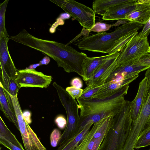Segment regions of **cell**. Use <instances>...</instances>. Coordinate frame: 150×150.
I'll use <instances>...</instances> for the list:
<instances>
[{
    "mask_svg": "<svg viewBox=\"0 0 150 150\" xmlns=\"http://www.w3.org/2000/svg\"><path fill=\"white\" fill-rule=\"evenodd\" d=\"M9 38L47 55L66 72H75L82 77L83 63L88 57L85 53L78 52L69 45L36 38L25 29L16 35L9 36Z\"/></svg>",
    "mask_w": 150,
    "mask_h": 150,
    "instance_id": "1",
    "label": "cell"
},
{
    "mask_svg": "<svg viewBox=\"0 0 150 150\" xmlns=\"http://www.w3.org/2000/svg\"><path fill=\"white\" fill-rule=\"evenodd\" d=\"M143 25L129 21L110 33L102 32L83 36L77 43L82 50L112 54L120 52L127 42L138 34Z\"/></svg>",
    "mask_w": 150,
    "mask_h": 150,
    "instance_id": "2",
    "label": "cell"
},
{
    "mask_svg": "<svg viewBox=\"0 0 150 150\" xmlns=\"http://www.w3.org/2000/svg\"><path fill=\"white\" fill-rule=\"evenodd\" d=\"M129 85H125L112 95L103 99L76 98L80 110V131L88 124L99 121L106 115L112 113L114 116L119 112L125 100Z\"/></svg>",
    "mask_w": 150,
    "mask_h": 150,
    "instance_id": "3",
    "label": "cell"
},
{
    "mask_svg": "<svg viewBox=\"0 0 150 150\" xmlns=\"http://www.w3.org/2000/svg\"><path fill=\"white\" fill-rule=\"evenodd\" d=\"M131 102L125 100L119 112L114 117L113 125L101 144L100 150H122L132 121L130 115Z\"/></svg>",
    "mask_w": 150,
    "mask_h": 150,
    "instance_id": "4",
    "label": "cell"
},
{
    "mask_svg": "<svg viewBox=\"0 0 150 150\" xmlns=\"http://www.w3.org/2000/svg\"><path fill=\"white\" fill-rule=\"evenodd\" d=\"M52 85L56 90L67 115V125L58 143V145L61 146L80 132L79 105L75 99L70 95L66 89L56 82H54Z\"/></svg>",
    "mask_w": 150,
    "mask_h": 150,
    "instance_id": "5",
    "label": "cell"
},
{
    "mask_svg": "<svg viewBox=\"0 0 150 150\" xmlns=\"http://www.w3.org/2000/svg\"><path fill=\"white\" fill-rule=\"evenodd\" d=\"M145 77L147 85L141 110L136 120L132 122L125 142L126 144L131 147L134 146L140 134L150 127V67L147 70Z\"/></svg>",
    "mask_w": 150,
    "mask_h": 150,
    "instance_id": "6",
    "label": "cell"
},
{
    "mask_svg": "<svg viewBox=\"0 0 150 150\" xmlns=\"http://www.w3.org/2000/svg\"><path fill=\"white\" fill-rule=\"evenodd\" d=\"M77 20L83 28L91 29L95 24L96 13L91 8L72 0H49Z\"/></svg>",
    "mask_w": 150,
    "mask_h": 150,
    "instance_id": "7",
    "label": "cell"
},
{
    "mask_svg": "<svg viewBox=\"0 0 150 150\" xmlns=\"http://www.w3.org/2000/svg\"><path fill=\"white\" fill-rule=\"evenodd\" d=\"M147 38H140L138 34L132 38L120 52L116 59V67L129 65L139 60L144 54L149 52Z\"/></svg>",
    "mask_w": 150,
    "mask_h": 150,
    "instance_id": "8",
    "label": "cell"
},
{
    "mask_svg": "<svg viewBox=\"0 0 150 150\" xmlns=\"http://www.w3.org/2000/svg\"><path fill=\"white\" fill-rule=\"evenodd\" d=\"M9 40V37L0 39V81L6 91H8L10 80H16L18 71L8 51V42Z\"/></svg>",
    "mask_w": 150,
    "mask_h": 150,
    "instance_id": "9",
    "label": "cell"
},
{
    "mask_svg": "<svg viewBox=\"0 0 150 150\" xmlns=\"http://www.w3.org/2000/svg\"><path fill=\"white\" fill-rule=\"evenodd\" d=\"M51 76L35 70L27 69L18 70L16 80L20 88L22 87L46 88L52 80Z\"/></svg>",
    "mask_w": 150,
    "mask_h": 150,
    "instance_id": "10",
    "label": "cell"
},
{
    "mask_svg": "<svg viewBox=\"0 0 150 150\" xmlns=\"http://www.w3.org/2000/svg\"><path fill=\"white\" fill-rule=\"evenodd\" d=\"M8 94L12 106L16 115L19 130L20 132L25 150H38L30 135L28 128L29 125L23 116V112L17 96H13Z\"/></svg>",
    "mask_w": 150,
    "mask_h": 150,
    "instance_id": "11",
    "label": "cell"
},
{
    "mask_svg": "<svg viewBox=\"0 0 150 150\" xmlns=\"http://www.w3.org/2000/svg\"><path fill=\"white\" fill-rule=\"evenodd\" d=\"M149 66L142 64L139 60L131 64L119 67H116L107 79L105 82H113L133 76H139L141 72L147 70Z\"/></svg>",
    "mask_w": 150,
    "mask_h": 150,
    "instance_id": "12",
    "label": "cell"
},
{
    "mask_svg": "<svg viewBox=\"0 0 150 150\" xmlns=\"http://www.w3.org/2000/svg\"><path fill=\"white\" fill-rule=\"evenodd\" d=\"M117 57L107 61L100 67L91 77L85 81L88 87H97L105 83L106 80L115 68Z\"/></svg>",
    "mask_w": 150,
    "mask_h": 150,
    "instance_id": "13",
    "label": "cell"
},
{
    "mask_svg": "<svg viewBox=\"0 0 150 150\" xmlns=\"http://www.w3.org/2000/svg\"><path fill=\"white\" fill-rule=\"evenodd\" d=\"M120 52L95 57H87L83 65V79L86 81L102 64L109 59L117 57Z\"/></svg>",
    "mask_w": 150,
    "mask_h": 150,
    "instance_id": "14",
    "label": "cell"
},
{
    "mask_svg": "<svg viewBox=\"0 0 150 150\" xmlns=\"http://www.w3.org/2000/svg\"><path fill=\"white\" fill-rule=\"evenodd\" d=\"M150 17V0H138L135 8L126 16L125 20L144 25Z\"/></svg>",
    "mask_w": 150,
    "mask_h": 150,
    "instance_id": "15",
    "label": "cell"
},
{
    "mask_svg": "<svg viewBox=\"0 0 150 150\" xmlns=\"http://www.w3.org/2000/svg\"><path fill=\"white\" fill-rule=\"evenodd\" d=\"M137 0H127L110 8L103 16L102 19L105 21L125 20L126 16L135 8Z\"/></svg>",
    "mask_w": 150,
    "mask_h": 150,
    "instance_id": "16",
    "label": "cell"
},
{
    "mask_svg": "<svg viewBox=\"0 0 150 150\" xmlns=\"http://www.w3.org/2000/svg\"><path fill=\"white\" fill-rule=\"evenodd\" d=\"M0 108L4 116L19 130L17 120L8 93L0 81Z\"/></svg>",
    "mask_w": 150,
    "mask_h": 150,
    "instance_id": "17",
    "label": "cell"
},
{
    "mask_svg": "<svg viewBox=\"0 0 150 150\" xmlns=\"http://www.w3.org/2000/svg\"><path fill=\"white\" fill-rule=\"evenodd\" d=\"M138 76H136L117 81L106 83V85L94 95L92 98L101 99L110 96L123 86L129 85Z\"/></svg>",
    "mask_w": 150,
    "mask_h": 150,
    "instance_id": "18",
    "label": "cell"
},
{
    "mask_svg": "<svg viewBox=\"0 0 150 150\" xmlns=\"http://www.w3.org/2000/svg\"><path fill=\"white\" fill-rule=\"evenodd\" d=\"M146 85L147 79L145 77L139 84L138 90L135 97L131 102L130 115L132 122L136 120L140 112Z\"/></svg>",
    "mask_w": 150,
    "mask_h": 150,
    "instance_id": "19",
    "label": "cell"
},
{
    "mask_svg": "<svg viewBox=\"0 0 150 150\" xmlns=\"http://www.w3.org/2000/svg\"><path fill=\"white\" fill-rule=\"evenodd\" d=\"M104 139L98 138L93 136L91 128L84 135L79 144L73 150H97Z\"/></svg>",
    "mask_w": 150,
    "mask_h": 150,
    "instance_id": "20",
    "label": "cell"
},
{
    "mask_svg": "<svg viewBox=\"0 0 150 150\" xmlns=\"http://www.w3.org/2000/svg\"><path fill=\"white\" fill-rule=\"evenodd\" d=\"M127 0H96L92 4L93 9L96 14L103 16L110 8Z\"/></svg>",
    "mask_w": 150,
    "mask_h": 150,
    "instance_id": "21",
    "label": "cell"
},
{
    "mask_svg": "<svg viewBox=\"0 0 150 150\" xmlns=\"http://www.w3.org/2000/svg\"><path fill=\"white\" fill-rule=\"evenodd\" d=\"M122 21L120 20L117 21L116 23L112 24H109L105 23H101L100 22H97L95 23L94 26L90 30H87L84 28H83L80 33L76 37L74 38L71 41V42L72 43L76 41L79 38L84 35V36H87L89 35L90 32H94L98 33L105 32L107 30H109L112 27L114 26H118L122 22H126V21Z\"/></svg>",
    "mask_w": 150,
    "mask_h": 150,
    "instance_id": "22",
    "label": "cell"
},
{
    "mask_svg": "<svg viewBox=\"0 0 150 150\" xmlns=\"http://www.w3.org/2000/svg\"><path fill=\"white\" fill-rule=\"evenodd\" d=\"M93 124L92 123L87 125L75 136L60 146L57 150H73L79 144Z\"/></svg>",
    "mask_w": 150,
    "mask_h": 150,
    "instance_id": "23",
    "label": "cell"
},
{
    "mask_svg": "<svg viewBox=\"0 0 150 150\" xmlns=\"http://www.w3.org/2000/svg\"><path fill=\"white\" fill-rule=\"evenodd\" d=\"M0 136H1L13 144L24 150L22 144L16 139V136L8 128L4 121L0 116Z\"/></svg>",
    "mask_w": 150,
    "mask_h": 150,
    "instance_id": "24",
    "label": "cell"
},
{
    "mask_svg": "<svg viewBox=\"0 0 150 150\" xmlns=\"http://www.w3.org/2000/svg\"><path fill=\"white\" fill-rule=\"evenodd\" d=\"M8 0H6L0 4V39L9 37L5 24V16Z\"/></svg>",
    "mask_w": 150,
    "mask_h": 150,
    "instance_id": "25",
    "label": "cell"
},
{
    "mask_svg": "<svg viewBox=\"0 0 150 150\" xmlns=\"http://www.w3.org/2000/svg\"><path fill=\"white\" fill-rule=\"evenodd\" d=\"M150 145V127L142 132L138 137L134 149H138Z\"/></svg>",
    "mask_w": 150,
    "mask_h": 150,
    "instance_id": "26",
    "label": "cell"
},
{
    "mask_svg": "<svg viewBox=\"0 0 150 150\" xmlns=\"http://www.w3.org/2000/svg\"><path fill=\"white\" fill-rule=\"evenodd\" d=\"M106 85V83H105L102 85L97 87H90L86 86L83 89L80 98H92L94 95Z\"/></svg>",
    "mask_w": 150,
    "mask_h": 150,
    "instance_id": "27",
    "label": "cell"
},
{
    "mask_svg": "<svg viewBox=\"0 0 150 150\" xmlns=\"http://www.w3.org/2000/svg\"><path fill=\"white\" fill-rule=\"evenodd\" d=\"M71 16L67 13L61 14L57 18L56 21L52 25L49 30L50 32L53 33H54L57 28L59 25H63L64 24V20L69 19Z\"/></svg>",
    "mask_w": 150,
    "mask_h": 150,
    "instance_id": "28",
    "label": "cell"
},
{
    "mask_svg": "<svg viewBox=\"0 0 150 150\" xmlns=\"http://www.w3.org/2000/svg\"><path fill=\"white\" fill-rule=\"evenodd\" d=\"M20 88L16 80L11 79L9 83L8 90L6 91L9 95L13 96H17L18 91Z\"/></svg>",
    "mask_w": 150,
    "mask_h": 150,
    "instance_id": "29",
    "label": "cell"
},
{
    "mask_svg": "<svg viewBox=\"0 0 150 150\" xmlns=\"http://www.w3.org/2000/svg\"><path fill=\"white\" fill-rule=\"evenodd\" d=\"M28 128L31 137L38 150H47L42 144L37 135L29 125L28 126Z\"/></svg>",
    "mask_w": 150,
    "mask_h": 150,
    "instance_id": "30",
    "label": "cell"
},
{
    "mask_svg": "<svg viewBox=\"0 0 150 150\" xmlns=\"http://www.w3.org/2000/svg\"><path fill=\"white\" fill-rule=\"evenodd\" d=\"M66 90L70 95L75 99L80 98L83 90L81 88H78L73 86L67 87Z\"/></svg>",
    "mask_w": 150,
    "mask_h": 150,
    "instance_id": "31",
    "label": "cell"
},
{
    "mask_svg": "<svg viewBox=\"0 0 150 150\" xmlns=\"http://www.w3.org/2000/svg\"><path fill=\"white\" fill-rule=\"evenodd\" d=\"M61 135L60 132L58 129H55L53 130L50 136V143L52 146H57Z\"/></svg>",
    "mask_w": 150,
    "mask_h": 150,
    "instance_id": "32",
    "label": "cell"
},
{
    "mask_svg": "<svg viewBox=\"0 0 150 150\" xmlns=\"http://www.w3.org/2000/svg\"><path fill=\"white\" fill-rule=\"evenodd\" d=\"M150 33V17L149 19L144 24L143 29L139 34L138 35L141 38H147Z\"/></svg>",
    "mask_w": 150,
    "mask_h": 150,
    "instance_id": "33",
    "label": "cell"
},
{
    "mask_svg": "<svg viewBox=\"0 0 150 150\" xmlns=\"http://www.w3.org/2000/svg\"><path fill=\"white\" fill-rule=\"evenodd\" d=\"M55 122L60 129H63L65 128L67 121L64 116L60 115L56 117L55 120Z\"/></svg>",
    "mask_w": 150,
    "mask_h": 150,
    "instance_id": "34",
    "label": "cell"
},
{
    "mask_svg": "<svg viewBox=\"0 0 150 150\" xmlns=\"http://www.w3.org/2000/svg\"><path fill=\"white\" fill-rule=\"evenodd\" d=\"M0 144L10 150H22L20 148L11 144L1 136H0Z\"/></svg>",
    "mask_w": 150,
    "mask_h": 150,
    "instance_id": "35",
    "label": "cell"
},
{
    "mask_svg": "<svg viewBox=\"0 0 150 150\" xmlns=\"http://www.w3.org/2000/svg\"><path fill=\"white\" fill-rule=\"evenodd\" d=\"M71 86H74L78 88H81L83 86L82 81L79 77H75L73 78L71 81Z\"/></svg>",
    "mask_w": 150,
    "mask_h": 150,
    "instance_id": "36",
    "label": "cell"
},
{
    "mask_svg": "<svg viewBox=\"0 0 150 150\" xmlns=\"http://www.w3.org/2000/svg\"><path fill=\"white\" fill-rule=\"evenodd\" d=\"M139 61L142 64L150 67V53L144 55L141 57Z\"/></svg>",
    "mask_w": 150,
    "mask_h": 150,
    "instance_id": "37",
    "label": "cell"
},
{
    "mask_svg": "<svg viewBox=\"0 0 150 150\" xmlns=\"http://www.w3.org/2000/svg\"><path fill=\"white\" fill-rule=\"evenodd\" d=\"M23 115L25 120L29 125L31 123V113L30 111L28 110L24 111L23 112Z\"/></svg>",
    "mask_w": 150,
    "mask_h": 150,
    "instance_id": "38",
    "label": "cell"
},
{
    "mask_svg": "<svg viewBox=\"0 0 150 150\" xmlns=\"http://www.w3.org/2000/svg\"><path fill=\"white\" fill-rule=\"evenodd\" d=\"M50 58L47 57L45 56L44 57L41 61H40L39 63L42 65H47L50 62Z\"/></svg>",
    "mask_w": 150,
    "mask_h": 150,
    "instance_id": "39",
    "label": "cell"
},
{
    "mask_svg": "<svg viewBox=\"0 0 150 150\" xmlns=\"http://www.w3.org/2000/svg\"><path fill=\"white\" fill-rule=\"evenodd\" d=\"M41 65L40 63H37L30 65V66L27 67L26 68L30 70H35V69L37 67Z\"/></svg>",
    "mask_w": 150,
    "mask_h": 150,
    "instance_id": "40",
    "label": "cell"
},
{
    "mask_svg": "<svg viewBox=\"0 0 150 150\" xmlns=\"http://www.w3.org/2000/svg\"><path fill=\"white\" fill-rule=\"evenodd\" d=\"M97 150H100V147Z\"/></svg>",
    "mask_w": 150,
    "mask_h": 150,
    "instance_id": "41",
    "label": "cell"
},
{
    "mask_svg": "<svg viewBox=\"0 0 150 150\" xmlns=\"http://www.w3.org/2000/svg\"><path fill=\"white\" fill-rule=\"evenodd\" d=\"M149 53H150V49H149Z\"/></svg>",
    "mask_w": 150,
    "mask_h": 150,
    "instance_id": "42",
    "label": "cell"
},
{
    "mask_svg": "<svg viewBox=\"0 0 150 150\" xmlns=\"http://www.w3.org/2000/svg\"><path fill=\"white\" fill-rule=\"evenodd\" d=\"M149 150H150V149Z\"/></svg>",
    "mask_w": 150,
    "mask_h": 150,
    "instance_id": "43",
    "label": "cell"
}]
</instances>
